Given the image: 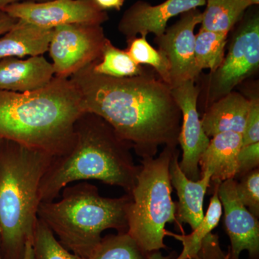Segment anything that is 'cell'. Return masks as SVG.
Segmentation results:
<instances>
[{
	"instance_id": "cell-2",
	"label": "cell",
	"mask_w": 259,
	"mask_h": 259,
	"mask_svg": "<svg viewBox=\"0 0 259 259\" xmlns=\"http://www.w3.org/2000/svg\"><path fill=\"white\" fill-rule=\"evenodd\" d=\"M132 145L100 116L83 112L75 122L69 148L54 156L39 186L40 202L55 200L66 186L97 180L131 194L141 165L133 158Z\"/></svg>"
},
{
	"instance_id": "cell-11",
	"label": "cell",
	"mask_w": 259,
	"mask_h": 259,
	"mask_svg": "<svg viewBox=\"0 0 259 259\" xmlns=\"http://www.w3.org/2000/svg\"><path fill=\"white\" fill-rule=\"evenodd\" d=\"M202 20V13L197 8L182 15L176 23L166 28L160 36L155 37L158 50L168 61L171 84L186 81H196L200 71L194 58V30Z\"/></svg>"
},
{
	"instance_id": "cell-16",
	"label": "cell",
	"mask_w": 259,
	"mask_h": 259,
	"mask_svg": "<svg viewBox=\"0 0 259 259\" xmlns=\"http://www.w3.org/2000/svg\"><path fill=\"white\" fill-rule=\"evenodd\" d=\"M242 147V134L228 132L210 138L208 146L199 159L200 174L210 171V186L219 185L236 177L238 155Z\"/></svg>"
},
{
	"instance_id": "cell-22",
	"label": "cell",
	"mask_w": 259,
	"mask_h": 259,
	"mask_svg": "<svg viewBox=\"0 0 259 259\" xmlns=\"http://www.w3.org/2000/svg\"><path fill=\"white\" fill-rule=\"evenodd\" d=\"M228 34L200 28L195 35L194 58L200 72L207 69L214 71L219 67L225 57Z\"/></svg>"
},
{
	"instance_id": "cell-8",
	"label": "cell",
	"mask_w": 259,
	"mask_h": 259,
	"mask_svg": "<svg viewBox=\"0 0 259 259\" xmlns=\"http://www.w3.org/2000/svg\"><path fill=\"white\" fill-rule=\"evenodd\" d=\"M106 40L101 25L71 24L53 29L49 52L55 76L70 78L98 61Z\"/></svg>"
},
{
	"instance_id": "cell-33",
	"label": "cell",
	"mask_w": 259,
	"mask_h": 259,
	"mask_svg": "<svg viewBox=\"0 0 259 259\" xmlns=\"http://www.w3.org/2000/svg\"><path fill=\"white\" fill-rule=\"evenodd\" d=\"M19 1H21V0H0V13L3 12V10L8 5L18 3Z\"/></svg>"
},
{
	"instance_id": "cell-18",
	"label": "cell",
	"mask_w": 259,
	"mask_h": 259,
	"mask_svg": "<svg viewBox=\"0 0 259 259\" xmlns=\"http://www.w3.org/2000/svg\"><path fill=\"white\" fill-rule=\"evenodd\" d=\"M52 34L53 29L18 20L13 28L0 36V60L44 55L49 51Z\"/></svg>"
},
{
	"instance_id": "cell-17",
	"label": "cell",
	"mask_w": 259,
	"mask_h": 259,
	"mask_svg": "<svg viewBox=\"0 0 259 259\" xmlns=\"http://www.w3.org/2000/svg\"><path fill=\"white\" fill-rule=\"evenodd\" d=\"M249 107V99L237 92L221 97L204 110L201 119L204 133L209 139L223 133L243 134Z\"/></svg>"
},
{
	"instance_id": "cell-12",
	"label": "cell",
	"mask_w": 259,
	"mask_h": 259,
	"mask_svg": "<svg viewBox=\"0 0 259 259\" xmlns=\"http://www.w3.org/2000/svg\"><path fill=\"white\" fill-rule=\"evenodd\" d=\"M234 179L224 181L218 185V193L224 209V223L231 241L229 253L233 259H240L243 250L250 259L259 257V222L243 205L236 193Z\"/></svg>"
},
{
	"instance_id": "cell-7",
	"label": "cell",
	"mask_w": 259,
	"mask_h": 259,
	"mask_svg": "<svg viewBox=\"0 0 259 259\" xmlns=\"http://www.w3.org/2000/svg\"><path fill=\"white\" fill-rule=\"evenodd\" d=\"M259 68V15L247 16L232 37L228 53L219 67L204 76L202 100L205 109L233 91Z\"/></svg>"
},
{
	"instance_id": "cell-14",
	"label": "cell",
	"mask_w": 259,
	"mask_h": 259,
	"mask_svg": "<svg viewBox=\"0 0 259 259\" xmlns=\"http://www.w3.org/2000/svg\"><path fill=\"white\" fill-rule=\"evenodd\" d=\"M180 153L177 148L169 166L171 185L176 189L179 197V202L176 203V222L180 226L185 223L190 225L193 231L204 218V199L210 187L212 174L204 171L197 181L187 178L180 168Z\"/></svg>"
},
{
	"instance_id": "cell-28",
	"label": "cell",
	"mask_w": 259,
	"mask_h": 259,
	"mask_svg": "<svg viewBox=\"0 0 259 259\" xmlns=\"http://www.w3.org/2000/svg\"><path fill=\"white\" fill-rule=\"evenodd\" d=\"M250 107L244 131L242 134V146L259 142V98L250 97Z\"/></svg>"
},
{
	"instance_id": "cell-36",
	"label": "cell",
	"mask_w": 259,
	"mask_h": 259,
	"mask_svg": "<svg viewBox=\"0 0 259 259\" xmlns=\"http://www.w3.org/2000/svg\"><path fill=\"white\" fill-rule=\"evenodd\" d=\"M0 259H3V257H2L1 254H0Z\"/></svg>"
},
{
	"instance_id": "cell-25",
	"label": "cell",
	"mask_w": 259,
	"mask_h": 259,
	"mask_svg": "<svg viewBox=\"0 0 259 259\" xmlns=\"http://www.w3.org/2000/svg\"><path fill=\"white\" fill-rule=\"evenodd\" d=\"M32 245L35 259H84L64 248L49 227L38 218L34 228Z\"/></svg>"
},
{
	"instance_id": "cell-24",
	"label": "cell",
	"mask_w": 259,
	"mask_h": 259,
	"mask_svg": "<svg viewBox=\"0 0 259 259\" xmlns=\"http://www.w3.org/2000/svg\"><path fill=\"white\" fill-rule=\"evenodd\" d=\"M147 35H141L127 40V51L137 64L148 65L156 71L158 77L167 84H171L169 66L163 54L148 42Z\"/></svg>"
},
{
	"instance_id": "cell-26",
	"label": "cell",
	"mask_w": 259,
	"mask_h": 259,
	"mask_svg": "<svg viewBox=\"0 0 259 259\" xmlns=\"http://www.w3.org/2000/svg\"><path fill=\"white\" fill-rule=\"evenodd\" d=\"M236 182V193L243 205L255 218L259 217V169L248 172ZM237 181V180H236Z\"/></svg>"
},
{
	"instance_id": "cell-20",
	"label": "cell",
	"mask_w": 259,
	"mask_h": 259,
	"mask_svg": "<svg viewBox=\"0 0 259 259\" xmlns=\"http://www.w3.org/2000/svg\"><path fill=\"white\" fill-rule=\"evenodd\" d=\"M208 209L198 226L190 234L177 235L166 231V236H171L182 243V252L175 259H190L198 255L202 242L212 230L218 226L223 214V207L218 197V185L214 186Z\"/></svg>"
},
{
	"instance_id": "cell-5",
	"label": "cell",
	"mask_w": 259,
	"mask_h": 259,
	"mask_svg": "<svg viewBox=\"0 0 259 259\" xmlns=\"http://www.w3.org/2000/svg\"><path fill=\"white\" fill-rule=\"evenodd\" d=\"M61 192V199L56 202H40L37 218L75 255L88 259L107 229L117 233L128 231L131 194L118 198L104 197L96 186L86 182L66 186Z\"/></svg>"
},
{
	"instance_id": "cell-37",
	"label": "cell",
	"mask_w": 259,
	"mask_h": 259,
	"mask_svg": "<svg viewBox=\"0 0 259 259\" xmlns=\"http://www.w3.org/2000/svg\"><path fill=\"white\" fill-rule=\"evenodd\" d=\"M0 140H1V139H0Z\"/></svg>"
},
{
	"instance_id": "cell-32",
	"label": "cell",
	"mask_w": 259,
	"mask_h": 259,
	"mask_svg": "<svg viewBox=\"0 0 259 259\" xmlns=\"http://www.w3.org/2000/svg\"><path fill=\"white\" fill-rule=\"evenodd\" d=\"M32 241L27 243L25 246V255L23 259H35L34 258L33 250H32Z\"/></svg>"
},
{
	"instance_id": "cell-29",
	"label": "cell",
	"mask_w": 259,
	"mask_h": 259,
	"mask_svg": "<svg viewBox=\"0 0 259 259\" xmlns=\"http://www.w3.org/2000/svg\"><path fill=\"white\" fill-rule=\"evenodd\" d=\"M259 166V142L242 146L238 155V165L234 180L258 168Z\"/></svg>"
},
{
	"instance_id": "cell-35",
	"label": "cell",
	"mask_w": 259,
	"mask_h": 259,
	"mask_svg": "<svg viewBox=\"0 0 259 259\" xmlns=\"http://www.w3.org/2000/svg\"><path fill=\"white\" fill-rule=\"evenodd\" d=\"M226 259H233L230 255L229 251L228 252V253H226Z\"/></svg>"
},
{
	"instance_id": "cell-10",
	"label": "cell",
	"mask_w": 259,
	"mask_h": 259,
	"mask_svg": "<svg viewBox=\"0 0 259 259\" xmlns=\"http://www.w3.org/2000/svg\"><path fill=\"white\" fill-rule=\"evenodd\" d=\"M171 93L182 112L179 144L182 150L181 170L192 181L200 179L199 162L210 139L202 128L199 118V89L194 81H186L171 87Z\"/></svg>"
},
{
	"instance_id": "cell-9",
	"label": "cell",
	"mask_w": 259,
	"mask_h": 259,
	"mask_svg": "<svg viewBox=\"0 0 259 259\" xmlns=\"http://www.w3.org/2000/svg\"><path fill=\"white\" fill-rule=\"evenodd\" d=\"M3 12L17 20L48 29L71 24L101 25L108 20L106 12L94 0L18 2L8 5Z\"/></svg>"
},
{
	"instance_id": "cell-1",
	"label": "cell",
	"mask_w": 259,
	"mask_h": 259,
	"mask_svg": "<svg viewBox=\"0 0 259 259\" xmlns=\"http://www.w3.org/2000/svg\"><path fill=\"white\" fill-rule=\"evenodd\" d=\"M94 63L69 78L83 112L109 122L142 159L154 158L159 146L177 147L182 112L171 87L149 71L125 78L97 74Z\"/></svg>"
},
{
	"instance_id": "cell-3",
	"label": "cell",
	"mask_w": 259,
	"mask_h": 259,
	"mask_svg": "<svg viewBox=\"0 0 259 259\" xmlns=\"http://www.w3.org/2000/svg\"><path fill=\"white\" fill-rule=\"evenodd\" d=\"M83 112L81 95L69 78L54 76L45 88L29 93L0 90V139L59 156L69 148Z\"/></svg>"
},
{
	"instance_id": "cell-23",
	"label": "cell",
	"mask_w": 259,
	"mask_h": 259,
	"mask_svg": "<svg viewBox=\"0 0 259 259\" xmlns=\"http://www.w3.org/2000/svg\"><path fill=\"white\" fill-rule=\"evenodd\" d=\"M88 259H148V253L128 233H117L102 238Z\"/></svg>"
},
{
	"instance_id": "cell-34",
	"label": "cell",
	"mask_w": 259,
	"mask_h": 259,
	"mask_svg": "<svg viewBox=\"0 0 259 259\" xmlns=\"http://www.w3.org/2000/svg\"><path fill=\"white\" fill-rule=\"evenodd\" d=\"M245 1H246L250 6H252V5H258L259 4V0H245Z\"/></svg>"
},
{
	"instance_id": "cell-6",
	"label": "cell",
	"mask_w": 259,
	"mask_h": 259,
	"mask_svg": "<svg viewBox=\"0 0 259 259\" xmlns=\"http://www.w3.org/2000/svg\"><path fill=\"white\" fill-rule=\"evenodd\" d=\"M177 148L164 146L158 157L141 160L137 182L131 193L127 233L148 253L166 249L165 227L176 222L169 166Z\"/></svg>"
},
{
	"instance_id": "cell-13",
	"label": "cell",
	"mask_w": 259,
	"mask_h": 259,
	"mask_svg": "<svg viewBox=\"0 0 259 259\" xmlns=\"http://www.w3.org/2000/svg\"><path fill=\"white\" fill-rule=\"evenodd\" d=\"M205 5L206 0H166L157 5L139 0L124 13L117 29L127 40L139 34L153 33L160 36L166 30L170 19Z\"/></svg>"
},
{
	"instance_id": "cell-31",
	"label": "cell",
	"mask_w": 259,
	"mask_h": 259,
	"mask_svg": "<svg viewBox=\"0 0 259 259\" xmlns=\"http://www.w3.org/2000/svg\"><path fill=\"white\" fill-rule=\"evenodd\" d=\"M94 2L102 10H119L122 8L125 0H94Z\"/></svg>"
},
{
	"instance_id": "cell-19",
	"label": "cell",
	"mask_w": 259,
	"mask_h": 259,
	"mask_svg": "<svg viewBox=\"0 0 259 259\" xmlns=\"http://www.w3.org/2000/svg\"><path fill=\"white\" fill-rule=\"evenodd\" d=\"M201 29L228 33L241 21L250 5L245 0H206Z\"/></svg>"
},
{
	"instance_id": "cell-15",
	"label": "cell",
	"mask_w": 259,
	"mask_h": 259,
	"mask_svg": "<svg viewBox=\"0 0 259 259\" xmlns=\"http://www.w3.org/2000/svg\"><path fill=\"white\" fill-rule=\"evenodd\" d=\"M55 76L52 64L42 56L0 60V90L24 93L45 88Z\"/></svg>"
},
{
	"instance_id": "cell-30",
	"label": "cell",
	"mask_w": 259,
	"mask_h": 259,
	"mask_svg": "<svg viewBox=\"0 0 259 259\" xmlns=\"http://www.w3.org/2000/svg\"><path fill=\"white\" fill-rule=\"evenodd\" d=\"M17 21H18L17 19L12 18L4 12H1L0 13V36L13 28Z\"/></svg>"
},
{
	"instance_id": "cell-27",
	"label": "cell",
	"mask_w": 259,
	"mask_h": 259,
	"mask_svg": "<svg viewBox=\"0 0 259 259\" xmlns=\"http://www.w3.org/2000/svg\"><path fill=\"white\" fill-rule=\"evenodd\" d=\"M173 255L174 253H171L165 256L160 250H157L148 253V259H172ZM190 259H226V254L221 248L218 235L209 233L202 242L197 256Z\"/></svg>"
},
{
	"instance_id": "cell-4",
	"label": "cell",
	"mask_w": 259,
	"mask_h": 259,
	"mask_svg": "<svg viewBox=\"0 0 259 259\" xmlns=\"http://www.w3.org/2000/svg\"><path fill=\"white\" fill-rule=\"evenodd\" d=\"M54 156L0 140V254L23 259L37 220L40 181Z\"/></svg>"
},
{
	"instance_id": "cell-21",
	"label": "cell",
	"mask_w": 259,
	"mask_h": 259,
	"mask_svg": "<svg viewBox=\"0 0 259 259\" xmlns=\"http://www.w3.org/2000/svg\"><path fill=\"white\" fill-rule=\"evenodd\" d=\"M93 69L97 74L115 78L132 77L148 71L136 64L126 50L116 48L108 38L104 44L101 58L93 64Z\"/></svg>"
}]
</instances>
